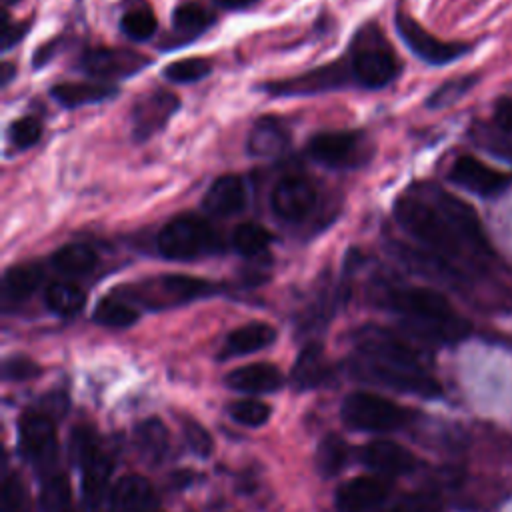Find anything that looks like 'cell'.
Instances as JSON below:
<instances>
[{"instance_id":"obj_21","label":"cell","mask_w":512,"mask_h":512,"mask_svg":"<svg viewBox=\"0 0 512 512\" xmlns=\"http://www.w3.org/2000/svg\"><path fill=\"white\" fill-rule=\"evenodd\" d=\"M224 382L232 390L260 394V392L278 390L284 382V376L278 370V366H274L270 362H256V364H246V366L230 370L226 374Z\"/></svg>"},{"instance_id":"obj_42","label":"cell","mask_w":512,"mask_h":512,"mask_svg":"<svg viewBox=\"0 0 512 512\" xmlns=\"http://www.w3.org/2000/svg\"><path fill=\"white\" fill-rule=\"evenodd\" d=\"M184 438L190 446L192 452H196L198 456L206 458L212 454V448H214V440L210 436V432L196 420H186L184 422Z\"/></svg>"},{"instance_id":"obj_40","label":"cell","mask_w":512,"mask_h":512,"mask_svg":"<svg viewBox=\"0 0 512 512\" xmlns=\"http://www.w3.org/2000/svg\"><path fill=\"white\" fill-rule=\"evenodd\" d=\"M6 136L14 150H26L40 140L42 122L36 116H22L8 126Z\"/></svg>"},{"instance_id":"obj_23","label":"cell","mask_w":512,"mask_h":512,"mask_svg":"<svg viewBox=\"0 0 512 512\" xmlns=\"http://www.w3.org/2000/svg\"><path fill=\"white\" fill-rule=\"evenodd\" d=\"M290 142V132L278 118H260L246 140L248 154L256 158H272L286 150Z\"/></svg>"},{"instance_id":"obj_18","label":"cell","mask_w":512,"mask_h":512,"mask_svg":"<svg viewBox=\"0 0 512 512\" xmlns=\"http://www.w3.org/2000/svg\"><path fill=\"white\" fill-rule=\"evenodd\" d=\"M348 80H352L350 66H346L344 62H332V64L310 70V72L290 78V80L270 82V84H266L264 90H268L270 94H276V96H298V94H314V92L332 90V88L348 84Z\"/></svg>"},{"instance_id":"obj_46","label":"cell","mask_w":512,"mask_h":512,"mask_svg":"<svg viewBox=\"0 0 512 512\" xmlns=\"http://www.w3.org/2000/svg\"><path fill=\"white\" fill-rule=\"evenodd\" d=\"M496 124L512 134V98H500L494 106Z\"/></svg>"},{"instance_id":"obj_38","label":"cell","mask_w":512,"mask_h":512,"mask_svg":"<svg viewBox=\"0 0 512 512\" xmlns=\"http://www.w3.org/2000/svg\"><path fill=\"white\" fill-rule=\"evenodd\" d=\"M210 72H212V62L204 56H192V58L176 60V62H170L164 68V76L170 82H176V84L198 82V80L206 78Z\"/></svg>"},{"instance_id":"obj_24","label":"cell","mask_w":512,"mask_h":512,"mask_svg":"<svg viewBox=\"0 0 512 512\" xmlns=\"http://www.w3.org/2000/svg\"><path fill=\"white\" fill-rule=\"evenodd\" d=\"M276 340V328L268 322H248L232 330L222 346V358L244 356L270 346Z\"/></svg>"},{"instance_id":"obj_30","label":"cell","mask_w":512,"mask_h":512,"mask_svg":"<svg viewBox=\"0 0 512 512\" xmlns=\"http://www.w3.org/2000/svg\"><path fill=\"white\" fill-rule=\"evenodd\" d=\"M134 442L144 458L158 462L168 452V430L160 420L150 418L136 428Z\"/></svg>"},{"instance_id":"obj_15","label":"cell","mask_w":512,"mask_h":512,"mask_svg":"<svg viewBox=\"0 0 512 512\" xmlns=\"http://www.w3.org/2000/svg\"><path fill=\"white\" fill-rule=\"evenodd\" d=\"M390 498V482L384 476H358L338 486L334 506L338 512H376Z\"/></svg>"},{"instance_id":"obj_44","label":"cell","mask_w":512,"mask_h":512,"mask_svg":"<svg viewBox=\"0 0 512 512\" xmlns=\"http://www.w3.org/2000/svg\"><path fill=\"white\" fill-rule=\"evenodd\" d=\"M24 510V488L20 478L10 474L2 484V512H22Z\"/></svg>"},{"instance_id":"obj_19","label":"cell","mask_w":512,"mask_h":512,"mask_svg":"<svg viewBox=\"0 0 512 512\" xmlns=\"http://www.w3.org/2000/svg\"><path fill=\"white\" fill-rule=\"evenodd\" d=\"M360 458L370 470H376L384 478L410 474L418 466L416 456L408 448H404L402 444L392 442V440L368 442L366 446H362Z\"/></svg>"},{"instance_id":"obj_10","label":"cell","mask_w":512,"mask_h":512,"mask_svg":"<svg viewBox=\"0 0 512 512\" xmlns=\"http://www.w3.org/2000/svg\"><path fill=\"white\" fill-rule=\"evenodd\" d=\"M318 204V190L314 182L302 174L282 176L270 192V208L282 222H304Z\"/></svg>"},{"instance_id":"obj_28","label":"cell","mask_w":512,"mask_h":512,"mask_svg":"<svg viewBox=\"0 0 512 512\" xmlns=\"http://www.w3.org/2000/svg\"><path fill=\"white\" fill-rule=\"evenodd\" d=\"M96 262L94 248L82 242L64 244L50 256L52 268L64 276H84L96 268Z\"/></svg>"},{"instance_id":"obj_47","label":"cell","mask_w":512,"mask_h":512,"mask_svg":"<svg viewBox=\"0 0 512 512\" xmlns=\"http://www.w3.org/2000/svg\"><path fill=\"white\" fill-rule=\"evenodd\" d=\"M214 2L224 10H244L252 4H256L258 0H214Z\"/></svg>"},{"instance_id":"obj_8","label":"cell","mask_w":512,"mask_h":512,"mask_svg":"<svg viewBox=\"0 0 512 512\" xmlns=\"http://www.w3.org/2000/svg\"><path fill=\"white\" fill-rule=\"evenodd\" d=\"M216 290L208 280L188 274H162L150 282H142L138 288H130L134 298L146 302L152 308L174 306L204 298Z\"/></svg>"},{"instance_id":"obj_45","label":"cell","mask_w":512,"mask_h":512,"mask_svg":"<svg viewBox=\"0 0 512 512\" xmlns=\"http://www.w3.org/2000/svg\"><path fill=\"white\" fill-rule=\"evenodd\" d=\"M30 22H10L8 14L4 12L2 18V52H8L12 46H16L28 32Z\"/></svg>"},{"instance_id":"obj_14","label":"cell","mask_w":512,"mask_h":512,"mask_svg":"<svg viewBox=\"0 0 512 512\" xmlns=\"http://www.w3.org/2000/svg\"><path fill=\"white\" fill-rule=\"evenodd\" d=\"M22 454L34 464H46L56 456V428L48 412L28 410L18 422Z\"/></svg>"},{"instance_id":"obj_41","label":"cell","mask_w":512,"mask_h":512,"mask_svg":"<svg viewBox=\"0 0 512 512\" xmlns=\"http://www.w3.org/2000/svg\"><path fill=\"white\" fill-rule=\"evenodd\" d=\"M476 82L474 76H460V78H454V80H448L444 82L442 86H438L426 100V104L430 108H442V106H450L454 104L458 98H462L470 88L472 84Z\"/></svg>"},{"instance_id":"obj_6","label":"cell","mask_w":512,"mask_h":512,"mask_svg":"<svg viewBox=\"0 0 512 512\" xmlns=\"http://www.w3.org/2000/svg\"><path fill=\"white\" fill-rule=\"evenodd\" d=\"M308 154L312 160L328 168L352 170L370 162L374 146L364 132L334 130L312 136L308 142Z\"/></svg>"},{"instance_id":"obj_9","label":"cell","mask_w":512,"mask_h":512,"mask_svg":"<svg viewBox=\"0 0 512 512\" xmlns=\"http://www.w3.org/2000/svg\"><path fill=\"white\" fill-rule=\"evenodd\" d=\"M394 24H396L398 36L412 50V54H416L420 60H424L428 64H434V66L450 64V62L462 58L470 50V44L448 42V40L436 38L406 12L398 10Z\"/></svg>"},{"instance_id":"obj_17","label":"cell","mask_w":512,"mask_h":512,"mask_svg":"<svg viewBox=\"0 0 512 512\" xmlns=\"http://www.w3.org/2000/svg\"><path fill=\"white\" fill-rule=\"evenodd\" d=\"M364 370L380 384L398 392L416 394L422 398H438L442 394L440 382L432 374H428L426 368H396L364 360Z\"/></svg>"},{"instance_id":"obj_4","label":"cell","mask_w":512,"mask_h":512,"mask_svg":"<svg viewBox=\"0 0 512 512\" xmlns=\"http://www.w3.org/2000/svg\"><path fill=\"white\" fill-rule=\"evenodd\" d=\"M158 252L168 260H196L220 248L216 230L200 216L184 214L166 222L156 238Z\"/></svg>"},{"instance_id":"obj_35","label":"cell","mask_w":512,"mask_h":512,"mask_svg":"<svg viewBox=\"0 0 512 512\" xmlns=\"http://www.w3.org/2000/svg\"><path fill=\"white\" fill-rule=\"evenodd\" d=\"M346 460H348V444L336 434L324 436L322 442L318 444V450H316L318 472L324 478H332L344 468Z\"/></svg>"},{"instance_id":"obj_39","label":"cell","mask_w":512,"mask_h":512,"mask_svg":"<svg viewBox=\"0 0 512 512\" xmlns=\"http://www.w3.org/2000/svg\"><path fill=\"white\" fill-rule=\"evenodd\" d=\"M228 416L248 428H258L268 422L270 418V406L262 400L254 398H244V400H234L228 404Z\"/></svg>"},{"instance_id":"obj_7","label":"cell","mask_w":512,"mask_h":512,"mask_svg":"<svg viewBox=\"0 0 512 512\" xmlns=\"http://www.w3.org/2000/svg\"><path fill=\"white\" fill-rule=\"evenodd\" d=\"M354 344L368 362L396 368H426L420 350L388 328L376 324L360 326L354 332Z\"/></svg>"},{"instance_id":"obj_43","label":"cell","mask_w":512,"mask_h":512,"mask_svg":"<svg viewBox=\"0 0 512 512\" xmlns=\"http://www.w3.org/2000/svg\"><path fill=\"white\" fill-rule=\"evenodd\" d=\"M38 372H40V366L36 362H32L30 358H26V356H12V358L4 360V364H2L4 380L22 382V380H28V378L36 376Z\"/></svg>"},{"instance_id":"obj_51","label":"cell","mask_w":512,"mask_h":512,"mask_svg":"<svg viewBox=\"0 0 512 512\" xmlns=\"http://www.w3.org/2000/svg\"><path fill=\"white\" fill-rule=\"evenodd\" d=\"M96 512H108V510H96Z\"/></svg>"},{"instance_id":"obj_2","label":"cell","mask_w":512,"mask_h":512,"mask_svg":"<svg viewBox=\"0 0 512 512\" xmlns=\"http://www.w3.org/2000/svg\"><path fill=\"white\" fill-rule=\"evenodd\" d=\"M382 304L426 340L448 344L470 332V324L452 308L450 300L428 286H390L382 292Z\"/></svg>"},{"instance_id":"obj_48","label":"cell","mask_w":512,"mask_h":512,"mask_svg":"<svg viewBox=\"0 0 512 512\" xmlns=\"http://www.w3.org/2000/svg\"><path fill=\"white\" fill-rule=\"evenodd\" d=\"M14 76H16V68H14V64L4 62V64L0 66V86H2V88H6Z\"/></svg>"},{"instance_id":"obj_32","label":"cell","mask_w":512,"mask_h":512,"mask_svg":"<svg viewBox=\"0 0 512 512\" xmlns=\"http://www.w3.org/2000/svg\"><path fill=\"white\" fill-rule=\"evenodd\" d=\"M120 28L130 40L144 42L156 34L158 20H156V14L152 12V8L144 2H140V4L128 6L124 10V14L120 18Z\"/></svg>"},{"instance_id":"obj_53","label":"cell","mask_w":512,"mask_h":512,"mask_svg":"<svg viewBox=\"0 0 512 512\" xmlns=\"http://www.w3.org/2000/svg\"><path fill=\"white\" fill-rule=\"evenodd\" d=\"M148 512H158V510H148Z\"/></svg>"},{"instance_id":"obj_33","label":"cell","mask_w":512,"mask_h":512,"mask_svg":"<svg viewBox=\"0 0 512 512\" xmlns=\"http://www.w3.org/2000/svg\"><path fill=\"white\" fill-rule=\"evenodd\" d=\"M94 322L110 328H128L138 320V310L118 296H104L92 314Z\"/></svg>"},{"instance_id":"obj_12","label":"cell","mask_w":512,"mask_h":512,"mask_svg":"<svg viewBox=\"0 0 512 512\" xmlns=\"http://www.w3.org/2000/svg\"><path fill=\"white\" fill-rule=\"evenodd\" d=\"M76 460L82 466V494L86 502L96 504L102 500L104 492L108 490V482L112 476V460L98 448L92 440L90 432L78 430L76 442L72 448Z\"/></svg>"},{"instance_id":"obj_50","label":"cell","mask_w":512,"mask_h":512,"mask_svg":"<svg viewBox=\"0 0 512 512\" xmlns=\"http://www.w3.org/2000/svg\"><path fill=\"white\" fill-rule=\"evenodd\" d=\"M18 2H22V0H4V4H6V6H12V4H18Z\"/></svg>"},{"instance_id":"obj_37","label":"cell","mask_w":512,"mask_h":512,"mask_svg":"<svg viewBox=\"0 0 512 512\" xmlns=\"http://www.w3.org/2000/svg\"><path fill=\"white\" fill-rule=\"evenodd\" d=\"M40 506L44 512H66L72 508L70 482L64 474H54L42 484Z\"/></svg>"},{"instance_id":"obj_3","label":"cell","mask_w":512,"mask_h":512,"mask_svg":"<svg viewBox=\"0 0 512 512\" xmlns=\"http://www.w3.org/2000/svg\"><path fill=\"white\" fill-rule=\"evenodd\" d=\"M350 74L358 86L378 90L398 76L396 54L376 24L362 26L350 44Z\"/></svg>"},{"instance_id":"obj_34","label":"cell","mask_w":512,"mask_h":512,"mask_svg":"<svg viewBox=\"0 0 512 512\" xmlns=\"http://www.w3.org/2000/svg\"><path fill=\"white\" fill-rule=\"evenodd\" d=\"M270 232L258 222H242L232 232V248L244 258H256L266 252Z\"/></svg>"},{"instance_id":"obj_22","label":"cell","mask_w":512,"mask_h":512,"mask_svg":"<svg viewBox=\"0 0 512 512\" xmlns=\"http://www.w3.org/2000/svg\"><path fill=\"white\" fill-rule=\"evenodd\" d=\"M152 502L154 490L140 474L122 476L110 490L112 512H148Z\"/></svg>"},{"instance_id":"obj_1","label":"cell","mask_w":512,"mask_h":512,"mask_svg":"<svg viewBox=\"0 0 512 512\" xmlns=\"http://www.w3.org/2000/svg\"><path fill=\"white\" fill-rule=\"evenodd\" d=\"M394 218L418 248L458 270L492 252L476 208L436 184H414L402 192L394 202Z\"/></svg>"},{"instance_id":"obj_31","label":"cell","mask_w":512,"mask_h":512,"mask_svg":"<svg viewBox=\"0 0 512 512\" xmlns=\"http://www.w3.org/2000/svg\"><path fill=\"white\" fill-rule=\"evenodd\" d=\"M326 374H328V368L324 362L322 348L318 344H308L300 352V356L294 364V370H292L294 382L300 388H310V386L320 384L326 378Z\"/></svg>"},{"instance_id":"obj_52","label":"cell","mask_w":512,"mask_h":512,"mask_svg":"<svg viewBox=\"0 0 512 512\" xmlns=\"http://www.w3.org/2000/svg\"><path fill=\"white\" fill-rule=\"evenodd\" d=\"M66 512H74V510H72V508H70V510H66Z\"/></svg>"},{"instance_id":"obj_5","label":"cell","mask_w":512,"mask_h":512,"mask_svg":"<svg viewBox=\"0 0 512 512\" xmlns=\"http://www.w3.org/2000/svg\"><path fill=\"white\" fill-rule=\"evenodd\" d=\"M346 426L364 432H390L408 424L410 412L374 392H352L344 398L340 408Z\"/></svg>"},{"instance_id":"obj_25","label":"cell","mask_w":512,"mask_h":512,"mask_svg":"<svg viewBox=\"0 0 512 512\" xmlns=\"http://www.w3.org/2000/svg\"><path fill=\"white\" fill-rule=\"evenodd\" d=\"M118 94L116 86L106 82H64L50 90V96L64 108H78L86 104H98Z\"/></svg>"},{"instance_id":"obj_49","label":"cell","mask_w":512,"mask_h":512,"mask_svg":"<svg viewBox=\"0 0 512 512\" xmlns=\"http://www.w3.org/2000/svg\"><path fill=\"white\" fill-rule=\"evenodd\" d=\"M500 158H504V160H508L510 164H512V144H508V142H504V144H498V146H494L492 148Z\"/></svg>"},{"instance_id":"obj_29","label":"cell","mask_w":512,"mask_h":512,"mask_svg":"<svg viewBox=\"0 0 512 512\" xmlns=\"http://www.w3.org/2000/svg\"><path fill=\"white\" fill-rule=\"evenodd\" d=\"M44 300H46V306L54 314L74 316V314H78L84 308L86 294H84V290L78 284L66 282V280H58V282H52L46 288Z\"/></svg>"},{"instance_id":"obj_13","label":"cell","mask_w":512,"mask_h":512,"mask_svg":"<svg viewBox=\"0 0 512 512\" xmlns=\"http://www.w3.org/2000/svg\"><path fill=\"white\" fill-rule=\"evenodd\" d=\"M150 66V60L126 48H90L80 58V68L100 80H122Z\"/></svg>"},{"instance_id":"obj_26","label":"cell","mask_w":512,"mask_h":512,"mask_svg":"<svg viewBox=\"0 0 512 512\" xmlns=\"http://www.w3.org/2000/svg\"><path fill=\"white\" fill-rule=\"evenodd\" d=\"M44 280V272L38 264H14L2 276V296L6 302H22L32 296Z\"/></svg>"},{"instance_id":"obj_36","label":"cell","mask_w":512,"mask_h":512,"mask_svg":"<svg viewBox=\"0 0 512 512\" xmlns=\"http://www.w3.org/2000/svg\"><path fill=\"white\" fill-rule=\"evenodd\" d=\"M376 512H444V504L434 492L418 490L402 494L396 500H388Z\"/></svg>"},{"instance_id":"obj_11","label":"cell","mask_w":512,"mask_h":512,"mask_svg":"<svg viewBox=\"0 0 512 512\" xmlns=\"http://www.w3.org/2000/svg\"><path fill=\"white\" fill-rule=\"evenodd\" d=\"M448 178L456 186H460L480 198H496V196L504 194L512 184L510 172L494 168L488 162H484L472 154L458 156L450 166Z\"/></svg>"},{"instance_id":"obj_27","label":"cell","mask_w":512,"mask_h":512,"mask_svg":"<svg viewBox=\"0 0 512 512\" xmlns=\"http://www.w3.org/2000/svg\"><path fill=\"white\" fill-rule=\"evenodd\" d=\"M216 20V14L202 4H180L172 14V32L178 40L190 42L202 36Z\"/></svg>"},{"instance_id":"obj_20","label":"cell","mask_w":512,"mask_h":512,"mask_svg":"<svg viewBox=\"0 0 512 512\" xmlns=\"http://www.w3.org/2000/svg\"><path fill=\"white\" fill-rule=\"evenodd\" d=\"M248 190L246 182L238 174H224L216 178L204 194L202 206L214 216H234L246 208Z\"/></svg>"},{"instance_id":"obj_16","label":"cell","mask_w":512,"mask_h":512,"mask_svg":"<svg viewBox=\"0 0 512 512\" xmlns=\"http://www.w3.org/2000/svg\"><path fill=\"white\" fill-rule=\"evenodd\" d=\"M180 108V100L166 90H152L140 96L132 108V136L142 142L160 132L170 116Z\"/></svg>"}]
</instances>
